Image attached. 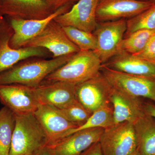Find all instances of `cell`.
I'll use <instances>...</instances> for the list:
<instances>
[{"instance_id": "obj_14", "label": "cell", "mask_w": 155, "mask_h": 155, "mask_svg": "<svg viewBox=\"0 0 155 155\" xmlns=\"http://www.w3.org/2000/svg\"><path fill=\"white\" fill-rule=\"evenodd\" d=\"M98 0H78L69 11L54 20L62 27L71 26L93 32L97 25L96 9Z\"/></svg>"}, {"instance_id": "obj_1", "label": "cell", "mask_w": 155, "mask_h": 155, "mask_svg": "<svg viewBox=\"0 0 155 155\" xmlns=\"http://www.w3.org/2000/svg\"><path fill=\"white\" fill-rule=\"evenodd\" d=\"M75 54L50 60L35 59L17 64L0 73V85L17 84L36 87L47 76L68 62Z\"/></svg>"}, {"instance_id": "obj_26", "label": "cell", "mask_w": 155, "mask_h": 155, "mask_svg": "<svg viewBox=\"0 0 155 155\" xmlns=\"http://www.w3.org/2000/svg\"><path fill=\"white\" fill-rule=\"evenodd\" d=\"M134 55L143 60L155 62V35L150 40L144 49Z\"/></svg>"}, {"instance_id": "obj_4", "label": "cell", "mask_w": 155, "mask_h": 155, "mask_svg": "<svg viewBox=\"0 0 155 155\" xmlns=\"http://www.w3.org/2000/svg\"><path fill=\"white\" fill-rule=\"evenodd\" d=\"M99 142L103 155H130L137 149L133 124L127 122L105 128Z\"/></svg>"}, {"instance_id": "obj_2", "label": "cell", "mask_w": 155, "mask_h": 155, "mask_svg": "<svg viewBox=\"0 0 155 155\" xmlns=\"http://www.w3.org/2000/svg\"><path fill=\"white\" fill-rule=\"evenodd\" d=\"M15 116L9 155H37L48 144L44 129L34 114H15Z\"/></svg>"}, {"instance_id": "obj_11", "label": "cell", "mask_w": 155, "mask_h": 155, "mask_svg": "<svg viewBox=\"0 0 155 155\" xmlns=\"http://www.w3.org/2000/svg\"><path fill=\"white\" fill-rule=\"evenodd\" d=\"M150 0H98L97 5V22L114 21L132 18L151 7Z\"/></svg>"}, {"instance_id": "obj_7", "label": "cell", "mask_w": 155, "mask_h": 155, "mask_svg": "<svg viewBox=\"0 0 155 155\" xmlns=\"http://www.w3.org/2000/svg\"><path fill=\"white\" fill-rule=\"evenodd\" d=\"M101 72L114 88L155 103V80L119 72L104 64L101 67Z\"/></svg>"}, {"instance_id": "obj_10", "label": "cell", "mask_w": 155, "mask_h": 155, "mask_svg": "<svg viewBox=\"0 0 155 155\" xmlns=\"http://www.w3.org/2000/svg\"><path fill=\"white\" fill-rule=\"evenodd\" d=\"M0 101L17 115L33 114L40 105L33 87L17 84L0 85Z\"/></svg>"}, {"instance_id": "obj_32", "label": "cell", "mask_w": 155, "mask_h": 155, "mask_svg": "<svg viewBox=\"0 0 155 155\" xmlns=\"http://www.w3.org/2000/svg\"><path fill=\"white\" fill-rule=\"evenodd\" d=\"M130 155H140V154L138 150L137 149L134 152L132 153Z\"/></svg>"}, {"instance_id": "obj_27", "label": "cell", "mask_w": 155, "mask_h": 155, "mask_svg": "<svg viewBox=\"0 0 155 155\" xmlns=\"http://www.w3.org/2000/svg\"><path fill=\"white\" fill-rule=\"evenodd\" d=\"M51 8L55 11L63 7L72 8L78 0H42Z\"/></svg>"}, {"instance_id": "obj_17", "label": "cell", "mask_w": 155, "mask_h": 155, "mask_svg": "<svg viewBox=\"0 0 155 155\" xmlns=\"http://www.w3.org/2000/svg\"><path fill=\"white\" fill-rule=\"evenodd\" d=\"M104 128L81 130L49 146L54 155H79L99 141Z\"/></svg>"}, {"instance_id": "obj_35", "label": "cell", "mask_w": 155, "mask_h": 155, "mask_svg": "<svg viewBox=\"0 0 155 155\" xmlns=\"http://www.w3.org/2000/svg\"><path fill=\"white\" fill-rule=\"evenodd\" d=\"M144 1H147V0H144Z\"/></svg>"}, {"instance_id": "obj_13", "label": "cell", "mask_w": 155, "mask_h": 155, "mask_svg": "<svg viewBox=\"0 0 155 155\" xmlns=\"http://www.w3.org/2000/svg\"><path fill=\"white\" fill-rule=\"evenodd\" d=\"M71 8L63 7L42 19H25L7 17L14 31L9 42L10 46L15 49L23 47L27 42L38 35L51 21L59 15L67 13Z\"/></svg>"}, {"instance_id": "obj_15", "label": "cell", "mask_w": 155, "mask_h": 155, "mask_svg": "<svg viewBox=\"0 0 155 155\" xmlns=\"http://www.w3.org/2000/svg\"><path fill=\"white\" fill-rule=\"evenodd\" d=\"M110 102L113 108L114 124L125 122L134 124L145 114L141 98L127 94L113 87Z\"/></svg>"}, {"instance_id": "obj_22", "label": "cell", "mask_w": 155, "mask_h": 155, "mask_svg": "<svg viewBox=\"0 0 155 155\" xmlns=\"http://www.w3.org/2000/svg\"><path fill=\"white\" fill-rule=\"evenodd\" d=\"M155 35V30L141 29L137 31L129 36L123 38L120 45V51H122L132 55L142 51Z\"/></svg>"}, {"instance_id": "obj_3", "label": "cell", "mask_w": 155, "mask_h": 155, "mask_svg": "<svg viewBox=\"0 0 155 155\" xmlns=\"http://www.w3.org/2000/svg\"><path fill=\"white\" fill-rule=\"evenodd\" d=\"M102 65L94 51H80L47 76L41 83L64 81L76 84L96 76L101 72Z\"/></svg>"}, {"instance_id": "obj_29", "label": "cell", "mask_w": 155, "mask_h": 155, "mask_svg": "<svg viewBox=\"0 0 155 155\" xmlns=\"http://www.w3.org/2000/svg\"><path fill=\"white\" fill-rule=\"evenodd\" d=\"M143 110L144 113L152 116L155 119V104L151 102H144Z\"/></svg>"}, {"instance_id": "obj_34", "label": "cell", "mask_w": 155, "mask_h": 155, "mask_svg": "<svg viewBox=\"0 0 155 155\" xmlns=\"http://www.w3.org/2000/svg\"><path fill=\"white\" fill-rule=\"evenodd\" d=\"M151 1L155 3V0H150Z\"/></svg>"}, {"instance_id": "obj_20", "label": "cell", "mask_w": 155, "mask_h": 155, "mask_svg": "<svg viewBox=\"0 0 155 155\" xmlns=\"http://www.w3.org/2000/svg\"><path fill=\"white\" fill-rule=\"evenodd\" d=\"M133 125L140 155H155V119L145 113Z\"/></svg>"}, {"instance_id": "obj_9", "label": "cell", "mask_w": 155, "mask_h": 155, "mask_svg": "<svg viewBox=\"0 0 155 155\" xmlns=\"http://www.w3.org/2000/svg\"><path fill=\"white\" fill-rule=\"evenodd\" d=\"M14 31L8 21L4 18L0 26V73L10 69L20 61L31 58H43L50 52L41 48L22 47L15 49L10 45Z\"/></svg>"}, {"instance_id": "obj_21", "label": "cell", "mask_w": 155, "mask_h": 155, "mask_svg": "<svg viewBox=\"0 0 155 155\" xmlns=\"http://www.w3.org/2000/svg\"><path fill=\"white\" fill-rule=\"evenodd\" d=\"M15 114L4 107L0 110V155H9L15 127Z\"/></svg>"}, {"instance_id": "obj_33", "label": "cell", "mask_w": 155, "mask_h": 155, "mask_svg": "<svg viewBox=\"0 0 155 155\" xmlns=\"http://www.w3.org/2000/svg\"><path fill=\"white\" fill-rule=\"evenodd\" d=\"M4 18H5V17H3V16H0V26H1L2 22H3V20H4Z\"/></svg>"}, {"instance_id": "obj_5", "label": "cell", "mask_w": 155, "mask_h": 155, "mask_svg": "<svg viewBox=\"0 0 155 155\" xmlns=\"http://www.w3.org/2000/svg\"><path fill=\"white\" fill-rule=\"evenodd\" d=\"M127 28L126 20L99 22L93 33L97 40V46L94 51L101 61L106 64L120 52V45Z\"/></svg>"}, {"instance_id": "obj_12", "label": "cell", "mask_w": 155, "mask_h": 155, "mask_svg": "<svg viewBox=\"0 0 155 155\" xmlns=\"http://www.w3.org/2000/svg\"><path fill=\"white\" fill-rule=\"evenodd\" d=\"M44 129L51 145L65 138L67 133L77 127L58 108L40 104L33 113Z\"/></svg>"}, {"instance_id": "obj_16", "label": "cell", "mask_w": 155, "mask_h": 155, "mask_svg": "<svg viewBox=\"0 0 155 155\" xmlns=\"http://www.w3.org/2000/svg\"><path fill=\"white\" fill-rule=\"evenodd\" d=\"M75 85L64 81H55L41 83L33 87L40 104L61 109L76 100Z\"/></svg>"}, {"instance_id": "obj_18", "label": "cell", "mask_w": 155, "mask_h": 155, "mask_svg": "<svg viewBox=\"0 0 155 155\" xmlns=\"http://www.w3.org/2000/svg\"><path fill=\"white\" fill-rule=\"evenodd\" d=\"M54 12L42 0H4L2 15L11 18L39 19Z\"/></svg>"}, {"instance_id": "obj_23", "label": "cell", "mask_w": 155, "mask_h": 155, "mask_svg": "<svg viewBox=\"0 0 155 155\" xmlns=\"http://www.w3.org/2000/svg\"><path fill=\"white\" fill-rule=\"evenodd\" d=\"M127 28L124 38L137 31L155 30V3L142 13L126 20Z\"/></svg>"}, {"instance_id": "obj_8", "label": "cell", "mask_w": 155, "mask_h": 155, "mask_svg": "<svg viewBox=\"0 0 155 155\" xmlns=\"http://www.w3.org/2000/svg\"><path fill=\"white\" fill-rule=\"evenodd\" d=\"M113 87L101 72L95 77L75 85V99L92 114L110 104Z\"/></svg>"}, {"instance_id": "obj_31", "label": "cell", "mask_w": 155, "mask_h": 155, "mask_svg": "<svg viewBox=\"0 0 155 155\" xmlns=\"http://www.w3.org/2000/svg\"><path fill=\"white\" fill-rule=\"evenodd\" d=\"M3 2H4V0H0V16H3L2 15V8Z\"/></svg>"}, {"instance_id": "obj_19", "label": "cell", "mask_w": 155, "mask_h": 155, "mask_svg": "<svg viewBox=\"0 0 155 155\" xmlns=\"http://www.w3.org/2000/svg\"><path fill=\"white\" fill-rule=\"evenodd\" d=\"M110 69L155 80V62L143 60L121 51L103 64Z\"/></svg>"}, {"instance_id": "obj_30", "label": "cell", "mask_w": 155, "mask_h": 155, "mask_svg": "<svg viewBox=\"0 0 155 155\" xmlns=\"http://www.w3.org/2000/svg\"><path fill=\"white\" fill-rule=\"evenodd\" d=\"M37 155H54L49 146L45 147Z\"/></svg>"}, {"instance_id": "obj_28", "label": "cell", "mask_w": 155, "mask_h": 155, "mask_svg": "<svg viewBox=\"0 0 155 155\" xmlns=\"http://www.w3.org/2000/svg\"><path fill=\"white\" fill-rule=\"evenodd\" d=\"M79 155H103L99 142H96Z\"/></svg>"}, {"instance_id": "obj_6", "label": "cell", "mask_w": 155, "mask_h": 155, "mask_svg": "<svg viewBox=\"0 0 155 155\" xmlns=\"http://www.w3.org/2000/svg\"><path fill=\"white\" fill-rule=\"evenodd\" d=\"M54 19L38 35L27 42L23 47L43 48L52 53L53 58L72 54L80 51L67 37L63 27Z\"/></svg>"}, {"instance_id": "obj_25", "label": "cell", "mask_w": 155, "mask_h": 155, "mask_svg": "<svg viewBox=\"0 0 155 155\" xmlns=\"http://www.w3.org/2000/svg\"><path fill=\"white\" fill-rule=\"evenodd\" d=\"M59 110L77 127L83 125L92 114L76 100L69 105Z\"/></svg>"}, {"instance_id": "obj_24", "label": "cell", "mask_w": 155, "mask_h": 155, "mask_svg": "<svg viewBox=\"0 0 155 155\" xmlns=\"http://www.w3.org/2000/svg\"><path fill=\"white\" fill-rule=\"evenodd\" d=\"M67 37L81 51H94L97 40L93 32H88L71 26L63 27Z\"/></svg>"}]
</instances>
